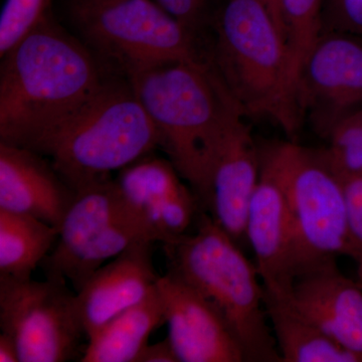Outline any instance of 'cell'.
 <instances>
[{"instance_id": "cell-1", "label": "cell", "mask_w": 362, "mask_h": 362, "mask_svg": "<svg viewBox=\"0 0 362 362\" xmlns=\"http://www.w3.org/2000/svg\"><path fill=\"white\" fill-rule=\"evenodd\" d=\"M2 58L0 142L33 150L105 82L89 52L42 20Z\"/></svg>"}, {"instance_id": "cell-2", "label": "cell", "mask_w": 362, "mask_h": 362, "mask_svg": "<svg viewBox=\"0 0 362 362\" xmlns=\"http://www.w3.org/2000/svg\"><path fill=\"white\" fill-rule=\"evenodd\" d=\"M168 153L199 204L211 171L244 112L209 59L178 62L128 75Z\"/></svg>"}, {"instance_id": "cell-3", "label": "cell", "mask_w": 362, "mask_h": 362, "mask_svg": "<svg viewBox=\"0 0 362 362\" xmlns=\"http://www.w3.org/2000/svg\"><path fill=\"white\" fill-rule=\"evenodd\" d=\"M168 273L206 298L228 324L247 362H281L256 264L202 211L194 232L161 243Z\"/></svg>"}, {"instance_id": "cell-4", "label": "cell", "mask_w": 362, "mask_h": 362, "mask_svg": "<svg viewBox=\"0 0 362 362\" xmlns=\"http://www.w3.org/2000/svg\"><path fill=\"white\" fill-rule=\"evenodd\" d=\"M214 71L245 116L271 119L293 138L301 126L282 33L262 0H228L216 25Z\"/></svg>"}, {"instance_id": "cell-5", "label": "cell", "mask_w": 362, "mask_h": 362, "mask_svg": "<svg viewBox=\"0 0 362 362\" xmlns=\"http://www.w3.org/2000/svg\"><path fill=\"white\" fill-rule=\"evenodd\" d=\"M160 145L156 126L130 84L103 87L33 151L52 165L74 190L108 180L113 171L151 153Z\"/></svg>"}, {"instance_id": "cell-6", "label": "cell", "mask_w": 362, "mask_h": 362, "mask_svg": "<svg viewBox=\"0 0 362 362\" xmlns=\"http://www.w3.org/2000/svg\"><path fill=\"white\" fill-rule=\"evenodd\" d=\"M259 150V158L270 164L284 183L291 204V281L337 262L339 257L357 263L359 251L350 230L344 188L324 149L279 141Z\"/></svg>"}, {"instance_id": "cell-7", "label": "cell", "mask_w": 362, "mask_h": 362, "mask_svg": "<svg viewBox=\"0 0 362 362\" xmlns=\"http://www.w3.org/2000/svg\"><path fill=\"white\" fill-rule=\"evenodd\" d=\"M140 243L154 244L108 178L75 192L56 244L40 267L45 278L66 281L78 293L95 272Z\"/></svg>"}, {"instance_id": "cell-8", "label": "cell", "mask_w": 362, "mask_h": 362, "mask_svg": "<svg viewBox=\"0 0 362 362\" xmlns=\"http://www.w3.org/2000/svg\"><path fill=\"white\" fill-rule=\"evenodd\" d=\"M86 37L127 71L202 61L197 33L154 0H90L80 11Z\"/></svg>"}, {"instance_id": "cell-9", "label": "cell", "mask_w": 362, "mask_h": 362, "mask_svg": "<svg viewBox=\"0 0 362 362\" xmlns=\"http://www.w3.org/2000/svg\"><path fill=\"white\" fill-rule=\"evenodd\" d=\"M0 329L13 338L20 362H64L85 334L77 293L66 281L0 276Z\"/></svg>"}, {"instance_id": "cell-10", "label": "cell", "mask_w": 362, "mask_h": 362, "mask_svg": "<svg viewBox=\"0 0 362 362\" xmlns=\"http://www.w3.org/2000/svg\"><path fill=\"white\" fill-rule=\"evenodd\" d=\"M298 101L316 132L327 138L337 122L362 107V39L346 33H321L307 57Z\"/></svg>"}, {"instance_id": "cell-11", "label": "cell", "mask_w": 362, "mask_h": 362, "mask_svg": "<svg viewBox=\"0 0 362 362\" xmlns=\"http://www.w3.org/2000/svg\"><path fill=\"white\" fill-rule=\"evenodd\" d=\"M170 160L148 156L121 169L115 180L124 202L156 242L189 232L202 211Z\"/></svg>"}, {"instance_id": "cell-12", "label": "cell", "mask_w": 362, "mask_h": 362, "mask_svg": "<svg viewBox=\"0 0 362 362\" xmlns=\"http://www.w3.org/2000/svg\"><path fill=\"white\" fill-rule=\"evenodd\" d=\"M157 289L180 362H246L237 338L206 298L168 273L159 277Z\"/></svg>"}, {"instance_id": "cell-13", "label": "cell", "mask_w": 362, "mask_h": 362, "mask_svg": "<svg viewBox=\"0 0 362 362\" xmlns=\"http://www.w3.org/2000/svg\"><path fill=\"white\" fill-rule=\"evenodd\" d=\"M153 243H140L102 266L77 293L81 322L88 339L117 316L141 303L156 288Z\"/></svg>"}, {"instance_id": "cell-14", "label": "cell", "mask_w": 362, "mask_h": 362, "mask_svg": "<svg viewBox=\"0 0 362 362\" xmlns=\"http://www.w3.org/2000/svg\"><path fill=\"white\" fill-rule=\"evenodd\" d=\"M290 299L333 341L362 362V286L338 268L337 262L297 276Z\"/></svg>"}, {"instance_id": "cell-15", "label": "cell", "mask_w": 362, "mask_h": 362, "mask_svg": "<svg viewBox=\"0 0 362 362\" xmlns=\"http://www.w3.org/2000/svg\"><path fill=\"white\" fill-rule=\"evenodd\" d=\"M261 175L249 213L246 235L263 286L290 289L289 259L293 240L291 204L284 183L270 164L262 160Z\"/></svg>"}, {"instance_id": "cell-16", "label": "cell", "mask_w": 362, "mask_h": 362, "mask_svg": "<svg viewBox=\"0 0 362 362\" xmlns=\"http://www.w3.org/2000/svg\"><path fill=\"white\" fill-rule=\"evenodd\" d=\"M261 175L258 145L242 122L214 164L202 209L240 247L247 213Z\"/></svg>"}, {"instance_id": "cell-17", "label": "cell", "mask_w": 362, "mask_h": 362, "mask_svg": "<svg viewBox=\"0 0 362 362\" xmlns=\"http://www.w3.org/2000/svg\"><path fill=\"white\" fill-rule=\"evenodd\" d=\"M74 195L42 154L0 142V209L59 228Z\"/></svg>"}, {"instance_id": "cell-18", "label": "cell", "mask_w": 362, "mask_h": 362, "mask_svg": "<svg viewBox=\"0 0 362 362\" xmlns=\"http://www.w3.org/2000/svg\"><path fill=\"white\" fill-rule=\"evenodd\" d=\"M288 291L264 287L267 315L281 362H361L298 310Z\"/></svg>"}, {"instance_id": "cell-19", "label": "cell", "mask_w": 362, "mask_h": 362, "mask_svg": "<svg viewBox=\"0 0 362 362\" xmlns=\"http://www.w3.org/2000/svg\"><path fill=\"white\" fill-rule=\"evenodd\" d=\"M165 323L157 285L141 303L117 316L88 339L82 362H136L150 335Z\"/></svg>"}, {"instance_id": "cell-20", "label": "cell", "mask_w": 362, "mask_h": 362, "mask_svg": "<svg viewBox=\"0 0 362 362\" xmlns=\"http://www.w3.org/2000/svg\"><path fill=\"white\" fill-rule=\"evenodd\" d=\"M59 228L45 221L0 209V276L32 278L58 239Z\"/></svg>"}, {"instance_id": "cell-21", "label": "cell", "mask_w": 362, "mask_h": 362, "mask_svg": "<svg viewBox=\"0 0 362 362\" xmlns=\"http://www.w3.org/2000/svg\"><path fill=\"white\" fill-rule=\"evenodd\" d=\"M324 0H281V16L293 81L296 86L307 57L322 30Z\"/></svg>"}, {"instance_id": "cell-22", "label": "cell", "mask_w": 362, "mask_h": 362, "mask_svg": "<svg viewBox=\"0 0 362 362\" xmlns=\"http://www.w3.org/2000/svg\"><path fill=\"white\" fill-rule=\"evenodd\" d=\"M326 139L324 152L339 177L362 175V107L343 117Z\"/></svg>"}, {"instance_id": "cell-23", "label": "cell", "mask_w": 362, "mask_h": 362, "mask_svg": "<svg viewBox=\"0 0 362 362\" xmlns=\"http://www.w3.org/2000/svg\"><path fill=\"white\" fill-rule=\"evenodd\" d=\"M49 0H6L0 16V54L9 49L45 20Z\"/></svg>"}, {"instance_id": "cell-24", "label": "cell", "mask_w": 362, "mask_h": 362, "mask_svg": "<svg viewBox=\"0 0 362 362\" xmlns=\"http://www.w3.org/2000/svg\"><path fill=\"white\" fill-rule=\"evenodd\" d=\"M339 32L362 39V0H324L321 33Z\"/></svg>"}, {"instance_id": "cell-25", "label": "cell", "mask_w": 362, "mask_h": 362, "mask_svg": "<svg viewBox=\"0 0 362 362\" xmlns=\"http://www.w3.org/2000/svg\"><path fill=\"white\" fill-rule=\"evenodd\" d=\"M340 180L346 197L350 230L359 251L357 281L362 285V175L344 176Z\"/></svg>"}, {"instance_id": "cell-26", "label": "cell", "mask_w": 362, "mask_h": 362, "mask_svg": "<svg viewBox=\"0 0 362 362\" xmlns=\"http://www.w3.org/2000/svg\"><path fill=\"white\" fill-rule=\"evenodd\" d=\"M164 11L197 33L206 0H154Z\"/></svg>"}, {"instance_id": "cell-27", "label": "cell", "mask_w": 362, "mask_h": 362, "mask_svg": "<svg viewBox=\"0 0 362 362\" xmlns=\"http://www.w3.org/2000/svg\"><path fill=\"white\" fill-rule=\"evenodd\" d=\"M136 362H180L168 337L160 342L147 344Z\"/></svg>"}, {"instance_id": "cell-28", "label": "cell", "mask_w": 362, "mask_h": 362, "mask_svg": "<svg viewBox=\"0 0 362 362\" xmlns=\"http://www.w3.org/2000/svg\"><path fill=\"white\" fill-rule=\"evenodd\" d=\"M0 361L20 362L18 345L13 337L4 332L0 334Z\"/></svg>"}, {"instance_id": "cell-29", "label": "cell", "mask_w": 362, "mask_h": 362, "mask_svg": "<svg viewBox=\"0 0 362 362\" xmlns=\"http://www.w3.org/2000/svg\"><path fill=\"white\" fill-rule=\"evenodd\" d=\"M262 1L270 11L272 18H274L279 30L284 37V28H283L282 16H281V0H262Z\"/></svg>"}, {"instance_id": "cell-30", "label": "cell", "mask_w": 362, "mask_h": 362, "mask_svg": "<svg viewBox=\"0 0 362 362\" xmlns=\"http://www.w3.org/2000/svg\"><path fill=\"white\" fill-rule=\"evenodd\" d=\"M362 286V285H361Z\"/></svg>"}]
</instances>
